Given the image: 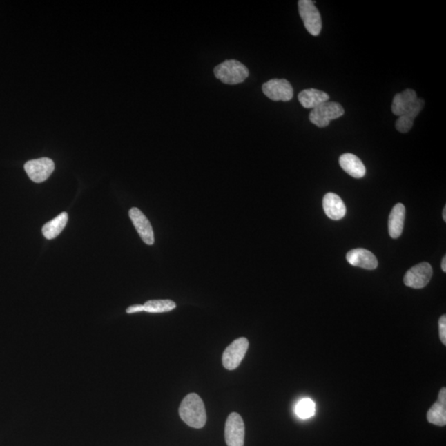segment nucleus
Returning <instances> with one entry per match:
<instances>
[{"label": "nucleus", "mask_w": 446, "mask_h": 446, "mask_svg": "<svg viewBox=\"0 0 446 446\" xmlns=\"http://www.w3.org/2000/svg\"><path fill=\"white\" fill-rule=\"evenodd\" d=\"M179 412L181 419L189 427L200 429L207 422L204 403L196 394H188L183 399Z\"/></svg>", "instance_id": "1"}, {"label": "nucleus", "mask_w": 446, "mask_h": 446, "mask_svg": "<svg viewBox=\"0 0 446 446\" xmlns=\"http://www.w3.org/2000/svg\"><path fill=\"white\" fill-rule=\"evenodd\" d=\"M214 75L226 85H237L249 77V70L237 60H227L214 68Z\"/></svg>", "instance_id": "2"}, {"label": "nucleus", "mask_w": 446, "mask_h": 446, "mask_svg": "<svg viewBox=\"0 0 446 446\" xmlns=\"http://www.w3.org/2000/svg\"><path fill=\"white\" fill-rule=\"evenodd\" d=\"M345 110L342 105L336 102H327L320 104L311 111L309 120L318 128H326L331 120L338 119L344 115Z\"/></svg>", "instance_id": "3"}, {"label": "nucleus", "mask_w": 446, "mask_h": 446, "mask_svg": "<svg viewBox=\"0 0 446 446\" xmlns=\"http://www.w3.org/2000/svg\"><path fill=\"white\" fill-rule=\"evenodd\" d=\"M314 3L311 0H300L298 1V11L307 30L310 35L317 37L322 31V22L321 14Z\"/></svg>", "instance_id": "4"}, {"label": "nucleus", "mask_w": 446, "mask_h": 446, "mask_svg": "<svg viewBox=\"0 0 446 446\" xmlns=\"http://www.w3.org/2000/svg\"><path fill=\"white\" fill-rule=\"evenodd\" d=\"M248 347H249V342L246 338H241L234 340L223 353V366L229 370L237 369L245 357Z\"/></svg>", "instance_id": "5"}, {"label": "nucleus", "mask_w": 446, "mask_h": 446, "mask_svg": "<svg viewBox=\"0 0 446 446\" xmlns=\"http://www.w3.org/2000/svg\"><path fill=\"white\" fill-rule=\"evenodd\" d=\"M264 95L273 101L288 102L293 99V89L287 79H273L264 83L262 86Z\"/></svg>", "instance_id": "6"}, {"label": "nucleus", "mask_w": 446, "mask_h": 446, "mask_svg": "<svg viewBox=\"0 0 446 446\" xmlns=\"http://www.w3.org/2000/svg\"><path fill=\"white\" fill-rule=\"evenodd\" d=\"M433 275L430 264L423 262L411 268L403 278L405 285L412 289H423L430 282Z\"/></svg>", "instance_id": "7"}, {"label": "nucleus", "mask_w": 446, "mask_h": 446, "mask_svg": "<svg viewBox=\"0 0 446 446\" xmlns=\"http://www.w3.org/2000/svg\"><path fill=\"white\" fill-rule=\"evenodd\" d=\"M225 440L227 446H244L245 425L238 414H231L225 426Z\"/></svg>", "instance_id": "8"}, {"label": "nucleus", "mask_w": 446, "mask_h": 446, "mask_svg": "<svg viewBox=\"0 0 446 446\" xmlns=\"http://www.w3.org/2000/svg\"><path fill=\"white\" fill-rule=\"evenodd\" d=\"M24 169L33 182L41 183L52 175L55 165L52 159L44 157L28 162L25 164Z\"/></svg>", "instance_id": "9"}, {"label": "nucleus", "mask_w": 446, "mask_h": 446, "mask_svg": "<svg viewBox=\"0 0 446 446\" xmlns=\"http://www.w3.org/2000/svg\"><path fill=\"white\" fill-rule=\"evenodd\" d=\"M129 217L133 221L135 229L137 231L143 242L146 245H153L155 242L154 231L151 222L140 209L133 208L130 209Z\"/></svg>", "instance_id": "10"}, {"label": "nucleus", "mask_w": 446, "mask_h": 446, "mask_svg": "<svg viewBox=\"0 0 446 446\" xmlns=\"http://www.w3.org/2000/svg\"><path fill=\"white\" fill-rule=\"evenodd\" d=\"M347 260L349 264L353 266L362 269H376L378 267V260L372 252L358 248V249L349 251L347 255Z\"/></svg>", "instance_id": "11"}, {"label": "nucleus", "mask_w": 446, "mask_h": 446, "mask_svg": "<svg viewBox=\"0 0 446 446\" xmlns=\"http://www.w3.org/2000/svg\"><path fill=\"white\" fill-rule=\"evenodd\" d=\"M322 205L327 216L332 220H342L346 215V205L343 200L334 193H328L324 196Z\"/></svg>", "instance_id": "12"}, {"label": "nucleus", "mask_w": 446, "mask_h": 446, "mask_svg": "<svg viewBox=\"0 0 446 446\" xmlns=\"http://www.w3.org/2000/svg\"><path fill=\"white\" fill-rule=\"evenodd\" d=\"M427 420L432 424L439 427L446 425V389H441L439 393L438 400L427 412Z\"/></svg>", "instance_id": "13"}, {"label": "nucleus", "mask_w": 446, "mask_h": 446, "mask_svg": "<svg viewBox=\"0 0 446 446\" xmlns=\"http://www.w3.org/2000/svg\"><path fill=\"white\" fill-rule=\"evenodd\" d=\"M340 166L348 175L356 179L363 178L366 173L364 163L356 155L347 153L339 159Z\"/></svg>", "instance_id": "14"}, {"label": "nucleus", "mask_w": 446, "mask_h": 446, "mask_svg": "<svg viewBox=\"0 0 446 446\" xmlns=\"http://www.w3.org/2000/svg\"><path fill=\"white\" fill-rule=\"evenodd\" d=\"M424 107V101L418 99L416 102L411 105V107L404 113L396 122V129L398 132L406 133L409 132L414 126V122L416 117L419 115L420 112Z\"/></svg>", "instance_id": "15"}, {"label": "nucleus", "mask_w": 446, "mask_h": 446, "mask_svg": "<svg viewBox=\"0 0 446 446\" xmlns=\"http://www.w3.org/2000/svg\"><path fill=\"white\" fill-rule=\"evenodd\" d=\"M405 214L406 209L403 204H398L394 206L389 218V233L391 237L397 239L402 235Z\"/></svg>", "instance_id": "16"}, {"label": "nucleus", "mask_w": 446, "mask_h": 446, "mask_svg": "<svg viewBox=\"0 0 446 446\" xmlns=\"http://www.w3.org/2000/svg\"><path fill=\"white\" fill-rule=\"evenodd\" d=\"M418 99L414 90L407 89L394 96L392 112L394 115L400 117L405 113Z\"/></svg>", "instance_id": "17"}, {"label": "nucleus", "mask_w": 446, "mask_h": 446, "mask_svg": "<svg viewBox=\"0 0 446 446\" xmlns=\"http://www.w3.org/2000/svg\"><path fill=\"white\" fill-rule=\"evenodd\" d=\"M329 99L330 96L326 92L316 89L304 90L298 95V100L302 106L309 109H313L320 104L327 102Z\"/></svg>", "instance_id": "18"}, {"label": "nucleus", "mask_w": 446, "mask_h": 446, "mask_svg": "<svg viewBox=\"0 0 446 446\" xmlns=\"http://www.w3.org/2000/svg\"><path fill=\"white\" fill-rule=\"evenodd\" d=\"M68 222V214L61 213L60 215L55 217L53 220L46 223L43 227V233L46 239L52 240L58 237L64 230Z\"/></svg>", "instance_id": "19"}, {"label": "nucleus", "mask_w": 446, "mask_h": 446, "mask_svg": "<svg viewBox=\"0 0 446 446\" xmlns=\"http://www.w3.org/2000/svg\"><path fill=\"white\" fill-rule=\"evenodd\" d=\"M176 308L174 301L166 300H150L144 304V311L151 313H162L171 312Z\"/></svg>", "instance_id": "20"}, {"label": "nucleus", "mask_w": 446, "mask_h": 446, "mask_svg": "<svg viewBox=\"0 0 446 446\" xmlns=\"http://www.w3.org/2000/svg\"><path fill=\"white\" fill-rule=\"evenodd\" d=\"M295 412L298 418L308 419L312 418L316 412L315 403L310 398H302L297 403Z\"/></svg>", "instance_id": "21"}, {"label": "nucleus", "mask_w": 446, "mask_h": 446, "mask_svg": "<svg viewBox=\"0 0 446 446\" xmlns=\"http://www.w3.org/2000/svg\"><path fill=\"white\" fill-rule=\"evenodd\" d=\"M439 333L441 342L446 345V316H441L439 320Z\"/></svg>", "instance_id": "22"}, {"label": "nucleus", "mask_w": 446, "mask_h": 446, "mask_svg": "<svg viewBox=\"0 0 446 446\" xmlns=\"http://www.w3.org/2000/svg\"><path fill=\"white\" fill-rule=\"evenodd\" d=\"M143 311H144V305L135 304L130 306L129 308H128L127 311H126V312H127V313L132 314L143 312Z\"/></svg>", "instance_id": "23"}, {"label": "nucleus", "mask_w": 446, "mask_h": 446, "mask_svg": "<svg viewBox=\"0 0 446 446\" xmlns=\"http://www.w3.org/2000/svg\"><path fill=\"white\" fill-rule=\"evenodd\" d=\"M441 269L445 273L446 272V256H444L443 262H441Z\"/></svg>", "instance_id": "24"}, {"label": "nucleus", "mask_w": 446, "mask_h": 446, "mask_svg": "<svg viewBox=\"0 0 446 446\" xmlns=\"http://www.w3.org/2000/svg\"><path fill=\"white\" fill-rule=\"evenodd\" d=\"M443 220L445 222H446V207L445 206V208L443 209Z\"/></svg>", "instance_id": "25"}]
</instances>
